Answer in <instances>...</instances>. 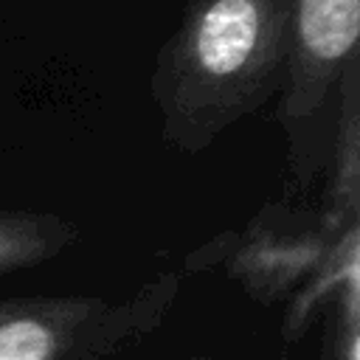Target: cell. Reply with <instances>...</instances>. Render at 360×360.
Listing matches in <instances>:
<instances>
[{"label": "cell", "mask_w": 360, "mask_h": 360, "mask_svg": "<svg viewBox=\"0 0 360 360\" xmlns=\"http://www.w3.org/2000/svg\"><path fill=\"white\" fill-rule=\"evenodd\" d=\"M295 0H202L160 73L177 135L208 141L270 90L287 56Z\"/></svg>", "instance_id": "1"}, {"label": "cell", "mask_w": 360, "mask_h": 360, "mask_svg": "<svg viewBox=\"0 0 360 360\" xmlns=\"http://www.w3.org/2000/svg\"><path fill=\"white\" fill-rule=\"evenodd\" d=\"M360 37V0H295L290 22V90L284 96L287 118L309 115L343 62L354 56Z\"/></svg>", "instance_id": "2"}, {"label": "cell", "mask_w": 360, "mask_h": 360, "mask_svg": "<svg viewBox=\"0 0 360 360\" xmlns=\"http://www.w3.org/2000/svg\"><path fill=\"white\" fill-rule=\"evenodd\" d=\"M59 352L56 318H45V312H6L0 318V360H56Z\"/></svg>", "instance_id": "3"}, {"label": "cell", "mask_w": 360, "mask_h": 360, "mask_svg": "<svg viewBox=\"0 0 360 360\" xmlns=\"http://www.w3.org/2000/svg\"><path fill=\"white\" fill-rule=\"evenodd\" d=\"M8 253H11V248H8V236L0 231V259H3V256H8Z\"/></svg>", "instance_id": "4"}]
</instances>
